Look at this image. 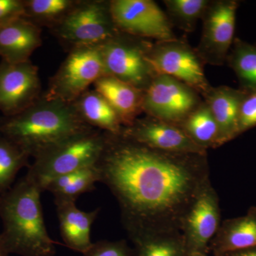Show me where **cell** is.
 <instances>
[{"instance_id":"cell-32","label":"cell","mask_w":256,"mask_h":256,"mask_svg":"<svg viewBox=\"0 0 256 256\" xmlns=\"http://www.w3.org/2000/svg\"><path fill=\"white\" fill-rule=\"evenodd\" d=\"M9 252H8L4 244H3L1 238H0V256H9Z\"/></svg>"},{"instance_id":"cell-18","label":"cell","mask_w":256,"mask_h":256,"mask_svg":"<svg viewBox=\"0 0 256 256\" xmlns=\"http://www.w3.org/2000/svg\"><path fill=\"white\" fill-rule=\"evenodd\" d=\"M256 246V206L242 216L229 218L220 224L212 239L208 252L222 256L228 252Z\"/></svg>"},{"instance_id":"cell-27","label":"cell","mask_w":256,"mask_h":256,"mask_svg":"<svg viewBox=\"0 0 256 256\" xmlns=\"http://www.w3.org/2000/svg\"><path fill=\"white\" fill-rule=\"evenodd\" d=\"M170 22L186 32H192L197 21L203 18L210 1L208 0H166Z\"/></svg>"},{"instance_id":"cell-20","label":"cell","mask_w":256,"mask_h":256,"mask_svg":"<svg viewBox=\"0 0 256 256\" xmlns=\"http://www.w3.org/2000/svg\"><path fill=\"white\" fill-rule=\"evenodd\" d=\"M79 116L90 127L118 134L124 126L108 101L95 90H88L74 102Z\"/></svg>"},{"instance_id":"cell-10","label":"cell","mask_w":256,"mask_h":256,"mask_svg":"<svg viewBox=\"0 0 256 256\" xmlns=\"http://www.w3.org/2000/svg\"><path fill=\"white\" fill-rule=\"evenodd\" d=\"M109 4L114 25L121 33L156 42L178 40L168 15L154 1L112 0Z\"/></svg>"},{"instance_id":"cell-12","label":"cell","mask_w":256,"mask_h":256,"mask_svg":"<svg viewBox=\"0 0 256 256\" xmlns=\"http://www.w3.org/2000/svg\"><path fill=\"white\" fill-rule=\"evenodd\" d=\"M220 198L210 181L202 188L184 220L182 234L188 254H208L212 239L220 228Z\"/></svg>"},{"instance_id":"cell-4","label":"cell","mask_w":256,"mask_h":256,"mask_svg":"<svg viewBox=\"0 0 256 256\" xmlns=\"http://www.w3.org/2000/svg\"><path fill=\"white\" fill-rule=\"evenodd\" d=\"M106 141V132L94 128L80 133L35 156L26 175L45 192L54 178L97 164Z\"/></svg>"},{"instance_id":"cell-7","label":"cell","mask_w":256,"mask_h":256,"mask_svg":"<svg viewBox=\"0 0 256 256\" xmlns=\"http://www.w3.org/2000/svg\"><path fill=\"white\" fill-rule=\"evenodd\" d=\"M148 60L156 75L172 77L204 96L210 86L195 48L178 40L151 44Z\"/></svg>"},{"instance_id":"cell-19","label":"cell","mask_w":256,"mask_h":256,"mask_svg":"<svg viewBox=\"0 0 256 256\" xmlns=\"http://www.w3.org/2000/svg\"><path fill=\"white\" fill-rule=\"evenodd\" d=\"M94 86L117 114L124 128L131 126L142 112L143 90L109 75L101 77Z\"/></svg>"},{"instance_id":"cell-2","label":"cell","mask_w":256,"mask_h":256,"mask_svg":"<svg viewBox=\"0 0 256 256\" xmlns=\"http://www.w3.org/2000/svg\"><path fill=\"white\" fill-rule=\"evenodd\" d=\"M92 128L82 120L74 104L44 96L22 112L0 120V134L34 158Z\"/></svg>"},{"instance_id":"cell-17","label":"cell","mask_w":256,"mask_h":256,"mask_svg":"<svg viewBox=\"0 0 256 256\" xmlns=\"http://www.w3.org/2000/svg\"><path fill=\"white\" fill-rule=\"evenodd\" d=\"M246 92L228 86L212 87L204 96L218 128V146L238 137L239 112Z\"/></svg>"},{"instance_id":"cell-29","label":"cell","mask_w":256,"mask_h":256,"mask_svg":"<svg viewBox=\"0 0 256 256\" xmlns=\"http://www.w3.org/2000/svg\"><path fill=\"white\" fill-rule=\"evenodd\" d=\"M256 127V89L246 92L239 112L238 134Z\"/></svg>"},{"instance_id":"cell-33","label":"cell","mask_w":256,"mask_h":256,"mask_svg":"<svg viewBox=\"0 0 256 256\" xmlns=\"http://www.w3.org/2000/svg\"><path fill=\"white\" fill-rule=\"evenodd\" d=\"M188 256H208V254H201V252H192L188 254Z\"/></svg>"},{"instance_id":"cell-13","label":"cell","mask_w":256,"mask_h":256,"mask_svg":"<svg viewBox=\"0 0 256 256\" xmlns=\"http://www.w3.org/2000/svg\"><path fill=\"white\" fill-rule=\"evenodd\" d=\"M41 82L38 68L30 60L0 63V111L4 117L22 112L40 100Z\"/></svg>"},{"instance_id":"cell-1","label":"cell","mask_w":256,"mask_h":256,"mask_svg":"<svg viewBox=\"0 0 256 256\" xmlns=\"http://www.w3.org/2000/svg\"><path fill=\"white\" fill-rule=\"evenodd\" d=\"M96 166L100 182L117 200L129 238L181 232L185 216L210 181L207 154L156 150L122 133L106 132Z\"/></svg>"},{"instance_id":"cell-21","label":"cell","mask_w":256,"mask_h":256,"mask_svg":"<svg viewBox=\"0 0 256 256\" xmlns=\"http://www.w3.org/2000/svg\"><path fill=\"white\" fill-rule=\"evenodd\" d=\"M97 182H100V173L95 164L54 178L45 192H50L55 200L76 202L82 194L95 190Z\"/></svg>"},{"instance_id":"cell-24","label":"cell","mask_w":256,"mask_h":256,"mask_svg":"<svg viewBox=\"0 0 256 256\" xmlns=\"http://www.w3.org/2000/svg\"><path fill=\"white\" fill-rule=\"evenodd\" d=\"M227 60L245 92L256 89V46L235 38Z\"/></svg>"},{"instance_id":"cell-28","label":"cell","mask_w":256,"mask_h":256,"mask_svg":"<svg viewBox=\"0 0 256 256\" xmlns=\"http://www.w3.org/2000/svg\"><path fill=\"white\" fill-rule=\"evenodd\" d=\"M84 256H136L134 250L124 240L110 242L100 240L94 242Z\"/></svg>"},{"instance_id":"cell-31","label":"cell","mask_w":256,"mask_h":256,"mask_svg":"<svg viewBox=\"0 0 256 256\" xmlns=\"http://www.w3.org/2000/svg\"><path fill=\"white\" fill-rule=\"evenodd\" d=\"M222 256H256V246L228 252Z\"/></svg>"},{"instance_id":"cell-16","label":"cell","mask_w":256,"mask_h":256,"mask_svg":"<svg viewBox=\"0 0 256 256\" xmlns=\"http://www.w3.org/2000/svg\"><path fill=\"white\" fill-rule=\"evenodd\" d=\"M60 235L66 246L74 252L84 254L92 246L90 238L92 224L100 208L84 212L77 207L76 202L55 200Z\"/></svg>"},{"instance_id":"cell-30","label":"cell","mask_w":256,"mask_h":256,"mask_svg":"<svg viewBox=\"0 0 256 256\" xmlns=\"http://www.w3.org/2000/svg\"><path fill=\"white\" fill-rule=\"evenodd\" d=\"M24 16L22 0H0V28Z\"/></svg>"},{"instance_id":"cell-3","label":"cell","mask_w":256,"mask_h":256,"mask_svg":"<svg viewBox=\"0 0 256 256\" xmlns=\"http://www.w3.org/2000/svg\"><path fill=\"white\" fill-rule=\"evenodd\" d=\"M42 190L26 175L0 195V238L10 254L54 256L55 242L48 235L41 203Z\"/></svg>"},{"instance_id":"cell-11","label":"cell","mask_w":256,"mask_h":256,"mask_svg":"<svg viewBox=\"0 0 256 256\" xmlns=\"http://www.w3.org/2000/svg\"><path fill=\"white\" fill-rule=\"evenodd\" d=\"M238 2H210L204 15L201 40L195 48L204 64L222 66L227 60L234 42Z\"/></svg>"},{"instance_id":"cell-25","label":"cell","mask_w":256,"mask_h":256,"mask_svg":"<svg viewBox=\"0 0 256 256\" xmlns=\"http://www.w3.org/2000/svg\"><path fill=\"white\" fill-rule=\"evenodd\" d=\"M74 0H25L24 16L34 23L57 26L76 6Z\"/></svg>"},{"instance_id":"cell-14","label":"cell","mask_w":256,"mask_h":256,"mask_svg":"<svg viewBox=\"0 0 256 256\" xmlns=\"http://www.w3.org/2000/svg\"><path fill=\"white\" fill-rule=\"evenodd\" d=\"M122 134L156 150L185 154H207L176 124L146 116L122 129Z\"/></svg>"},{"instance_id":"cell-8","label":"cell","mask_w":256,"mask_h":256,"mask_svg":"<svg viewBox=\"0 0 256 256\" xmlns=\"http://www.w3.org/2000/svg\"><path fill=\"white\" fill-rule=\"evenodd\" d=\"M150 45L122 33L106 42L101 52L107 75L144 92L156 76L148 60Z\"/></svg>"},{"instance_id":"cell-6","label":"cell","mask_w":256,"mask_h":256,"mask_svg":"<svg viewBox=\"0 0 256 256\" xmlns=\"http://www.w3.org/2000/svg\"><path fill=\"white\" fill-rule=\"evenodd\" d=\"M56 28L58 36L73 48L100 46L121 34L106 1H79Z\"/></svg>"},{"instance_id":"cell-26","label":"cell","mask_w":256,"mask_h":256,"mask_svg":"<svg viewBox=\"0 0 256 256\" xmlns=\"http://www.w3.org/2000/svg\"><path fill=\"white\" fill-rule=\"evenodd\" d=\"M30 156L8 138L0 136V195L12 188L16 174L30 166Z\"/></svg>"},{"instance_id":"cell-22","label":"cell","mask_w":256,"mask_h":256,"mask_svg":"<svg viewBox=\"0 0 256 256\" xmlns=\"http://www.w3.org/2000/svg\"><path fill=\"white\" fill-rule=\"evenodd\" d=\"M130 239L136 256H188L182 232L143 234Z\"/></svg>"},{"instance_id":"cell-15","label":"cell","mask_w":256,"mask_h":256,"mask_svg":"<svg viewBox=\"0 0 256 256\" xmlns=\"http://www.w3.org/2000/svg\"><path fill=\"white\" fill-rule=\"evenodd\" d=\"M42 42L40 26L22 16L0 28V57L10 64L28 62Z\"/></svg>"},{"instance_id":"cell-23","label":"cell","mask_w":256,"mask_h":256,"mask_svg":"<svg viewBox=\"0 0 256 256\" xmlns=\"http://www.w3.org/2000/svg\"><path fill=\"white\" fill-rule=\"evenodd\" d=\"M178 126L202 149L220 146L218 126L204 100Z\"/></svg>"},{"instance_id":"cell-9","label":"cell","mask_w":256,"mask_h":256,"mask_svg":"<svg viewBox=\"0 0 256 256\" xmlns=\"http://www.w3.org/2000/svg\"><path fill=\"white\" fill-rule=\"evenodd\" d=\"M191 87L165 75H156L144 90L142 112L146 116L180 126L203 102Z\"/></svg>"},{"instance_id":"cell-5","label":"cell","mask_w":256,"mask_h":256,"mask_svg":"<svg viewBox=\"0 0 256 256\" xmlns=\"http://www.w3.org/2000/svg\"><path fill=\"white\" fill-rule=\"evenodd\" d=\"M106 75L101 45L73 48L50 80L44 97L74 104L90 85Z\"/></svg>"}]
</instances>
